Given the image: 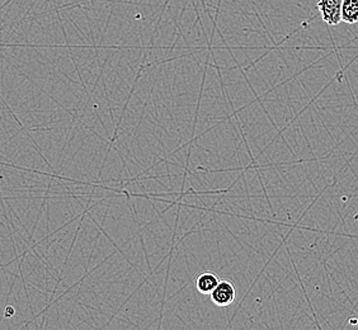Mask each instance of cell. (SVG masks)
Returning a JSON list of instances; mask_svg holds the SVG:
<instances>
[{"mask_svg":"<svg viewBox=\"0 0 358 330\" xmlns=\"http://www.w3.org/2000/svg\"><path fill=\"white\" fill-rule=\"evenodd\" d=\"M342 1L343 0H319L317 10L328 26H338L342 22Z\"/></svg>","mask_w":358,"mask_h":330,"instance_id":"cell-1","label":"cell"},{"mask_svg":"<svg viewBox=\"0 0 358 330\" xmlns=\"http://www.w3.org/2000/svg\"><path fill=\"white\" fill-rule=\"evenodd\" d=\"M235 296L236 291L234 285L227 280H220V282L217 283L214 291L210 294L211 301L219 308L230 306L235 301Z\"/></svg>","mask_w":358,"mask_h":330,"instance_id":"cell-2","label":"cell"},{"mask_svg":"<svg viewBox=\"0 0 358 330\" xmlns=\"http://www.w3.org/2000/svg\"><path fill=\"white\" fill-rule=\"evenodd\" d=\"M219 282H220V278L217 275L213 272H205L197 277L196 287L202 295H210Z\"/></svg>","mask_w":358,"mask_h":330,"instance_id":"cell-3","label":"cell"},{"mask_svg":"<svg viewBox=\"0 0 358 330\" xmlns=\"http://www.w3.org/2000/svg\"><path fill=\"white\" fill-rule=\"evenodd\" d=\"M341 15L342 22L347 24L358 23V0H343Z\"/></svg>","mask_w":358,"mask_h":330,"instance_id":"cell-4","label":"cell"}]
</instances>
